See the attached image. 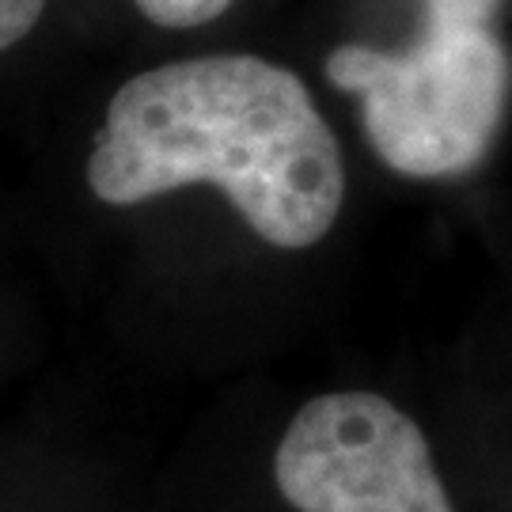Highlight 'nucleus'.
<instances>
[{"mask_svg":"<svg viewBox=\"0 0 512 512\" xmlns=\"http://www.w3.org/2000/svg\"><path fill=\"white\" fill-rule=\"evenodd\" d=\"M190 183L220 186L266 243L300 251L334 228L346 167L300 76L251 54H213L126 80L88 156V186L107 205Z\"/></svg>","mask_w":512,"mask_h":512,"instance_id":"f257e3e1","label":"nucleus"},{"mask_svg":"<svg viewBox=\"0 0 512 512\" xmlns=\"http://www.w3.org/2000/svg\"><path fill=\"white\" fill-rule=\"evenodd\" d=\"M497 4L425 0L414 50L342 46L327 57L330 84L361 95L368 141L395 171L444 179L490 148L509 99V57L494 35Z\"/></svg>","mask_w":512,"mask_h":512,"instance_id":"f03ea898","label":"nucleus"},{"mask_svg":"<svg viewBox=\"0 0 512 512\" xmlns=\"http://www.w3.org/2000/svg\"><path fill=\"white\" fill-rule=\"evenodd\" d=\"M274 478L296 512H452L429 440L368 391L300 406L277 444Z\"/></svg>","mask_w":512,"mask_h":512,"instance_id":"7ed1b4c3","label":"nucleus"},{"mask_svg":"<svg viewBox=\"0 0 512 512\" xmlns=\"http://www.w3.org/2000/svg\"><path fill=\"white\" fill-rule=\"evenodd\" d=\"M232 0H137L141 16L160 27H198L217 19Z\"/></svg>","mask_w":512,"mask_h":512,"instance_id":"20e7f679","label":"nucleus"},{"mask_svg":"<svg viewBox=\"0 0 512 512\" xmlns=\"http://www.w3.org/2000/svg\"><path fill=\"white\" fill-rule=\"evenodd\" d=\"M42 12H46V0H0V50L31 35Z\"/></svg>","mask_w":512,"mask_h":512,"instance_id":"39448f33","label":"nucleus"}]
</instances>
